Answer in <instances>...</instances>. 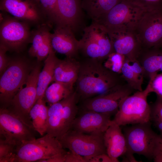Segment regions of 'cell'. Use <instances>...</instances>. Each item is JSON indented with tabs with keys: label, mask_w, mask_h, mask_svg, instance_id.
Returning <instances> with one entry per match:
<instances>
[{
	"label": "cell",
	"mask_w": 162,
	"mask_h": 162,
	"mask_svg": "<svg viewBox=\"0 0 162 162\" xmlns=\"http://www.w3.org/2000/svg\"><path fill=\"white\" fill-rule=\"evenodd\" d=\"M126 59L124 55L115 52L109 55L103 65L107 69L121 74L122 68Z\"/></svg>",
	"instance_id": "4dcf8cb0"
},
{
	"label": "cell",
	"mask_w": 162,
	"mask_h": 162,
	"mask_svg": "<svg viewBox=\"0 0 162 162\" xmlns=\"http://www.w3.org/2000/svg\"><path fill=\"white\" fill-rule=\"evenodd\" d=\"M35 132L8 109L0 108V138L17 146L36 138Z\"/></svg>",
	"instance_id": "30bf717a"
},
{
	"label": "cell",
	"mask_w": 162,
	"mask_h": 162,
	"mask_svg": "<svg viewBox=\"0 0 162 162\" xmlns=\"http://www.w3.org/2000/svg\"><path fill=\"white\" fill-rule=\"evenodd\" d=\"M151 92L148 83L144 90L136 91L124 98L113 120L120 126L150 121V107L147 98Z\"/></svg>",
	"instance_id": "277c9868"
},
{
	"label": "cell",
	"mask_w": 162,
	"mask_h": 162,
	"mask_svg": "<svg viewBox=\"0 0 162 162\" xmlns=\"http://www.w3.org/2000/svg\"><path fill=\"white\" fill-rule=\"evenodd\" d=\"M45 23L51 28L55 25V9L57 0H31Z\"/></svg>",
	"instance_id": "4316f807"
},
{
	"label": "cell",
	"mask_w": 162,
	"mask_h": 162,
	"mask_svg": "<svg viewBox=\"0 0 162 162\" xmlns=\"http://www.w3.org/2000/svg\"><path fill=\"white\" fill-rule=\"evenodd\" d=\"M16 147L0 138V162H14Z\"/></svg>",
	"instance_id": "1f68e13d"
},
{
	"label": "cell",
	"mask_w": 162,
	"mask_h": 162,
	"mask_svg": "<svg viewBox=\"0 0 162 162\" xmlns=\"http://www.w3.org/2000/svg\"><path fill=\"white\" fill-rule=\"evenodd\" d=\"M85 159L86 162H112L111 158L106 154H98Z\"/></svg>",
	"instance_id": "8d00e7d4"
},
{
	"label": "cell",
	"mask_w": 162,
	"mask_h": 162,
	"mask_svg": "<svg viewBox=\"0 0 162 162\" xmlns=\"http://www.w3.org/2000/svg\"><path fill=\"white\" fill-rule=\"evenodd\" d=\"M140 5L146 4L156 10H162V0H130Z\"/></svg>",
	"instance_id": "e575fe53"
},
{
	"label": "cell",
	"mask_w": 162,
	"mask_h": 162,
	"mask_svg": "<svg viewBox=\"0 0 162 162\" xmlns=\"http://www.w3.org/2000/svg\"><path fill=\"white\" fill-rule=\"evenodd\" d=\"M137 60L143 69L145 77L149 80L162 71V51L152 52Z\"/></svg>",
	"instance_id": "cb8c5ba5"
},
{
	"label": "cell",
	"mask_w": 162,
	"mask_h": 162,
	"mask_svg": "<svg viewBox=\"0 0 162 162\" xmlns=\"http://www.w3.org/2000/svg\"><path fill=\"white\" fill-rule=\"evenodd\" d=\"M8 51L4 46L0 44V74L1 75L9 64L10 59L6 54Z\"/></svg>",
	"instance_id": "836d02e7"
},
{
	"label": "cell",
	"mask_w": 162,
	"mask_h": 162,
	"mask_svg": "<svg viewBox=\"0 0 162 162\" xmlns=\"http://www.w3.org/2000/svg\"><path fill=\"white\" fill-rule=\"evenodd\" d=\"M82 2V0H57L55 26L68 27L75 34L82 30L83 31L86 26Z\"/></svg>",
	"instance_id": "4fadbf2b"
},
{
	"label": "cell",
	"mask_w": 162,
	"mask_h": 162,
	"mask_svg": "<svg viewBox=\"0 0 162 162\" xmlns=\"http://www.w3.org/2000/svg\"><path fill=\"white\" fill-rule=\"evenodd\" d=\"M153 159L155 162H162V152L158 151Z\"/></svg>",
	"instance_id": "f35d334b"
},
{
	"label": "cell",
	"mask_w": 162,
	"mask_h": 162,
	"mask_svg": "<svg viewBox=\"0 0 162 162\" xmlns=\"http://www.w3.org/2000/svg\"><path fill=\"white\" fill-rule=\"evenodd\" d=\"M31 26L27 22L1 11L0 44L5 46L8 51L20 52L31 43Z\"/></svg>",
	"instance_id": "8992f818"
},
{
	"label": "cell",
	"mask_w": 162,
	"mask_h": 162,
	"mask_svg": "<svg viewBox=\"0 0 162 162\" xmlns=\"http://www.w3.org/2000/svg\"><path fill=\"white\" fill-rule=\"evenodd\" d=\"M122 0H82V6L92 22H94Z\"/></svg>",
	"instance_id": "603a6c76"
},
{
	"label": "cell",
	"mask_w": 162,
	"mask_h": 162,
	"mask_svg": "<svg viewBox=\"0 0 162 162\" xmlns=\"http://www.w3.org/2000/svg\"><path fill=\"white\" fill-rule=\"evenodd\" d=\"M76 82L79 98L85 100L126 82L121 74L107 69L100 60L88 58L80 63Z\"/></svg>",
	"instance_id": "6da1fadb"
},
{
	"label": "cell",
	"mask_w": 162,
	"mask_h": 162,
	"mask_svg": "<svg viewBox=\"0 0 162 162\" xmlns=\"http://www.w3.org/2000/svg\"><path fill=\"white\" fill-rule=\"evenodd\" d=\"M51 28L49 25L44 23L32 30V44L28 53L30 56L36 58L38 62L46 58L52 48L51 43Z\"/></svg>",
	"instance_id": "ac0fdd59"
},
{
	"label": "cell",
	"mask_w": 162,
	"mask_h": 162,
	"mask_svg": "<svg viewBox=\"0 0 162 162\" xmlns=\"http://www.w3.org/2000/svg\"><path fill=\"white\" fill-rule=\"evenodd\" d=\"M111 115L84 110L76 117L71 129L88 134H104L110 124Z\"/></svg>",
	"instance_id": "9a60e30c"
},
{
	"label": "cell",
	"mask_w": 162,
	"mask_h": 162,
	"mask_svg": "<svg viewBox=\"0 0 162 162\" xmlns=\"http://www.w3.org/2000/svg\"><path fill=\"white\" fill-rule=\"evenodd\" d=\"M67 152L57 154L47 159L39 160L38 162H65Z\"/></svg>",
	"instance_id": "74e56055"
},
{
	"label": "cell",
	"mask_w": 162,
	"mask_h": 162,
	"mask_svg": "<svg viewBox=\"0 0 162 162\" xmlns=\"http://www.w3.org/2000/svg\"><path fill=\"white\" fill-rule=\"evenodd\" d=\"M28 64L22 57L10 59L9 65L0 76V108H6L26 84L32 70Z\"/></svg>",
	"instance_id": "5b68a950"
},
{
	"label": "cell",
	"mask_w": 162,
	"mask_h": 162,
	"mask_svg": "<svg viewBox=\"0 0 162 162\" xmlns=\"http://www.w3.org/2000/svg\"><path fill=\"white\" fill-rule=\"evenodd\" d=\"M69 28L56 26L54 32L51 33V43L53 49L67 58H74L79 50V40Z\"/></svg>",
	"instance_id": "2e32d148"
},
{
	"label": "cell",
	"mask_w": 162,
	"mask_h": 162,
	"mask_svg": "<svg viewBox=\"0 0 162 162\" xmlns=\"http://www.w3.org/2000/svg\"><path fill=\"white\" fill-rule=\"evenodd\" d=\"M121 74L126 82L134 90H143L142 85L144 78L134 71L130 62L126 58L122 68Z\"/></svg>",
	"instance_id": "f1b7e54d"
},
{
	"label": "cell",
	"mask_w": 162,
	"mask_h": 162,
	"mask_svg": "<svg viewBox=\"0 0 162 162\" xmlns=\"http://www.w3.org/2000/svg\"><path fill=\"white\" fill-rule=\"evenodd\" d=\"M57 59L54 50L52 48L46 58L43 68L39 75L36 101L38 99L44 97L49 85L52 82Z\"/></svg>",
	"instance_id": "44dd1931"
},
{
	"label": "cell",
	"mask_w": 162,
	"mask_h": 162,
	"mask_svg": "<svg viewBox=\"0 0 162 162\" xmlns=\"http://www.w3.org/2000/svg\"><path fill=\"white\" fill-rule=\"evenodd\" d=\"M162 152V138L161 139L158 147V150Z\"/></svg>",
	"instance_id": "ab89813d"
},
{
	"label": "cell",
	"mask_w": 162,
	"mask_h": 162,
	"mask_svg": "<svg viewBox=\"0 0 162 162\" xmlns=\"http://www.w3.org/2000/svg\"><path fill=\"white\" fill-rule=\"evenodd\" d=\"M115 52L124 55L130 62L137 60L135 51L136 45L130 37L123 38L109 35Z\"/></svg>",
	"instance_id": "484cf974"
},
{
	"label": "cell",
	"mask_w": 162,
	"mask_h": 162,
	"mask_svg": "<svg viewBox=\"0 0 162 162\" xmlns=\"http://www.w3.org/2000/svg\"><path fill=\"white\" fill-rule=\"evenodd\" d=\"M79 98L76 91L48 106L46 133L58 140L72 128L78 112Z\"/></svg>",
	"instance_id": "3957f363"
},
{
	"label": "cell",
	"mask_w": 162,
	"mask_h": 162,
	"mask_svg": "<svg viewBox=\"0 0 162 162\" xmlns=\"http://www.w3.org/2000/svg\"><path fill=\"white\" fill-rule=\"evenodd\" d=\"M64 149L58 139L46 134L42 137L17 146L14 162H38L66 152Z\"/></svg>",
	"instance_id": "52a82bcc"
},
{
	"label": "cell",
	"mask_w": 162,
	"mask_h": 162,
	"mask_svg": "<svg viewBox=\"0 0 162 162\" xmlns=\"http://www.w3.org/2000/svg\"><path fill=\"white\" fill-rule=\"evenodd\" d=\"M132 3L130 0H122L94 22L102 25L106 30L118 27L124 21Z\"/></svg>",
	"instance_id": "ffe728a7"
},
{
	"label": "cell",
	"mask_w": 162,
	"mask_h": 162,
	"mask_svg": "<svg viewBox=\"0 0 162 162\" xmlns=\"http://www.w3.org/2000/svg\"><path fill=\"white\" fill-rule=\"evenodd\" d=\"M135 91L127 82L119 85L109 91L85 100L84 111H92L110 115L117 112L122 100Z\"/></svg>",
	"instance_id": "7c38bea8"
},
{
	"label": "cell",
	"mask_w": 162,
	"mask_h": 162,
	"mask_svg": "<svg viewBox=\"0 0 162 162\" xmlns=\"http://www.w3.org/2000/svg\"><path fill=\"white\" fill-rule=\"evenodd\" d=\"M80 63L74 58L67 57L64 60L58 58L52 81L60 82L73 86L76 82Z\"/></svg>",
	"instance_id": "d6986e66"
},
{
	"label": "cell",
	"mask_w": 162,
	"mask_h": 162,
	"mask_svg": "<svg viewBox=\"0 0 162 162\" xmlns=\"http://www.w3.org/2000/svg\"><path fill=\"white\" fill-rule=\"evenodd\" d=\"M83 32L82 37L79 40V50L88 58L100 60L107 58L113 52L112 43L107 38V32L104 26L92 22Z\"/></svg>",
	"instance_id": "ba28073f"
},
{
	"label": "cell",
	"mask_w": 162,
	"mask_h": 162,
	"mask_svg": "<svg viewBox=\"0 0 162 162\" xmlns=\"http://www.w3.org/2000/svg\"><path fill=\"white\" fill-rule=\"evenodd\" d=\"M104 134H88L71 129L59 141L64 148H68L86 159L99 154H106Z\"/></svg>",
	"instance_id": "9c48e42d"
},
{
	"label": "cell",
	"mask_w": 162,
	"mask_h": 162,
	"mask_svg": "<svg viewBox=\"0 0 162 162\" xmlns=\"http://www.w3.org/2000/svg\"><path fill=\"white\" fill-rule=\"evenodd\" d=\"M145 36L150 45H159L162 39V10L156 11L154 22L146 30Z\"/></svg>",
	"instance_id": "83f0119b"
},
{
	"label": "cell",
	"mask_w": 162,
	"mask_h": 162,
	"mask_svg": "<svg viewBox=\"0 0 162 162\" xmlns=\"http://www.w3.org/2000/svg\"><path fill=\"white\" fill-rule=\"evenodd\" d=\"M40 72L39 65L32 69L25 87L18 92L8 105L9 110L25 122L30 121V112L36 102L38 77Z\"/></svg>",
	"instance_id": "8fae6325"
},
{
	"label": "cell",
	"mask_w": 162,
	"mask_h": 162,
	"mask_svg": "<svg viewBox=\"0 0 162 162\" xmlns=\"http://www.w3.org/2000/svg\"><path fill=\"white\" fill-rule=\"evenodd\" d=\"M44 97L38 100L30 112V116L34 130L41 136L46 133L48 106Z\"/></svg>",
	"instance_id": "7402d4cb"
},
{
	"label": "cell",
	"mask_w": 162,
	"mask_h": 162,
	"mask_svg": "<svg viewBox=\"0 0 162 162\" xmlns=\"http://www.w3.org/2000/svg\"><path fill=\"white\" fill-rule=\"evenodd\" d=\"M0 10L31 26L45 23L31 0H0Z\"/></svg>",
	"instance_id": "5bb4252c"
},
{
	"label": "cell",
	"mask_w": 162,
	"mask_h": 162,
	"mask_svg": "<svg viewBox=\"0 0 162 162\" xmlns=\"http://www.w3.org/2000/svg\"><path fill=\"white\" fill-rule=\"evenodd\" d=\"M158 45H161L162 46V39Z\"/></svg>",
	"instance_id": "60d3db41"
},
{
	"label": "cell",
	"mask_w": 162,
	"mask_h": 162,
	"mask_svg": "<svg viewBox=\"0 0 162 162\" xmlns=\"http://www.w3.org/2000/svg\"><path fill=\"white\" fill-rule=\"evenodd\" d=\"M73 86L60 82H54L46 89L44 98L50 106L66 98L74 92Z\"/></svg>",
	"instance_id": "d4e9b609"
},
{
	"label": "cell",
	"mask_w": 162,
	"mask_h": 162,
	"mask_svg": "<svg viewBox=\"0 0 162 162\" xmlns=\"http://www.w3.org/2000/svg\"><path fill=\"white\" fill-rule=\"evenodd\" d=\"M65 162H86V161L83 157L69 151L66 154Z\"/></svg>",
	"instance_id": "d590c367"
},
{
	"label": "cell",
	"mask_w": 162,
	"mask_h": 162,
	"mask_svg": "<svg viewBox=\"0 0 162 162\" xmlns=\"http://www.w3.org/2000/svg\"><path fill=\"white\" fill-rule=\"evenodd\" d=\"M120 126L112 120L103 135L106 154L112 162H119L118 158L124 155L127 151L125 138Z\"/></svg>",
	"instance_id": "e0dca14e"
},
{
	"label": "cell",
	"mask_w": 162,
	"mask_h": 162,
	"mask_svg": "<svg viewBox=\"0 0 162 162\" xmlns=\"http://www.w3.org/2000/svg\"><path fill=\"white\" fill-rule=\"evenodd\" d=\"M151 122L133 124L124 129L127 151L124 155L129 161L136 162L133 154L142 155L148 159H153L158 150L162 138L152 129Z\"/></svg>",
	"instance_id": "7a4b0ae2"
},
{
	"label": "cell",
	"mask_w": 162,
	"mask_h": 162,
	"mask_svg": "<svg viewBox=\"0 0 162 162\" xmlns=\"http://www.w3.org/2000/svg\"><path fill=\"white\" fill-rule=\"evenodd\" d=\"M150 106V122L159 131L162 138V97L157 95L155 102Z\"/></svg>",
	"instance_id": "f546056e"
},
{
	"label": "cell",
	"mask_w": 162,
	"mask_h": 162,
	"mask_svg": "<svg viewBox=\"0 0 162 162\" xmlns=\"http://www.w3.org/2000/svg\"><path fill=\"white\" fill-rule=\"evenodd\" d=\"M151 92L155 93L157 95L162 97V72L158 74L148 83Z\"/></svg>",
	"instance_id": "d6a6232c"
}]
</instances>
